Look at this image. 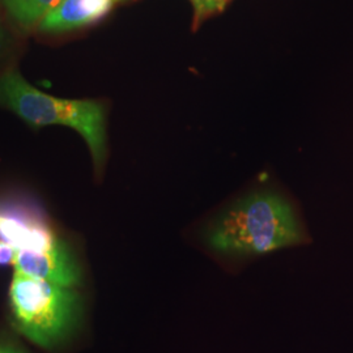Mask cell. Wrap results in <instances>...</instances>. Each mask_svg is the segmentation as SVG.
Here are the masks:
<instances>
[{"mask_svg":"<svg viewBox=\"0 0 353 353\" xmlns=\"http://www.w3.org/2000/svg\"><path fill=\"white\" fill-rule=\"evenodd\" d=\"M13 265L16 271L28 276L42 279L63 287L74 288L81 284L80 267L63 241L51 252L17 250Z\"/></svg>","mask_w":353,"mask_h":353,"instance_id":"5","label":"cell"},{"mask_svg":"<svg viewBox=\"0 0 353 353\" xmlns=\"http://www.w3.org/2000/svg\"><path fill=\"white\" fill-rule=\"evenodd\" d=\"M0 103L33 126L72 127L88 143L94 164L106 157V118L100 102L63 100L39 92L20 74L8 71L0 77Z\"/></svg>","mask_w":353,"mask_h":353,"instance_id":"3","label":"cell"},{"mask_svg":"<svg viewBox=\"0 0 353 353\" xmlns=\"http://www.w3.org/2000/svg\"><path fill=\"white\" fill-rule=\"evenodd\" d=\"M115 0H62L45 14L39 29L59 33L94 24L113 8Z\"/></svg>","mask_w":353,"mask_h":353,"instance_id":"6","label":"cell"},{"mask_svg":"<svg viewBox=\"0 0 353 353\" xmlns=\"http://www.w3.org/2000/svg\"><path fill=\"white\" fill-rule=\"evenodd\" d=\"M10 314L16 330L42 348L67 341L80 323L83 299L77 290L14 271Z\"/></svg>","mask_w":353,"mask_h":353,"instance_id":"2","label":"cell"},{"mask_svg":"<svg viewBox=\"0 0 353 353\" xmlns=\"http://www.w3.org/2000/svg\"><path fill=\"white\" fill-rule=\"evenodd\" d=\"M16 254H17V249L13 245L0 240V265H13L16 259Z\"/></svg>","mask_w":353,"mask_h":353,"instance_id":"9","label":"cell"},{"mask_svg":"<svg viewBox=\"0 0 353 353\" xmlns=\"http://www.w3.org/2000/svg\"><path fill=\"white\" fill-rule=\"evenodd\" d=\"M0 353H23L20 348L8 343H0Z\"/></svg>","mask_w":353,"mask_h":353,"instance_id":"10","label":"cell"},{"mask_svg":"<svg viewBox=\"0 0 353 353\" xmlns=\"http://www.w3.org/2000/svg\"><path fill=\"white\" fill-rule=\"evenodd\" d=\"M203 249L230 274L270 252L303 245L306 228L290 199L274 190L241 196L198 233Z\"/></svg>","mask_w":353,"mask_h":353,"instance_id":"1","label":"cell"},{"mask_svg":"<svg viewBox=\"0 0 353 353\" xmlns=\"http://www.w3.org/2000/svg\"><path fill=\"white\" fill-rule=\"evenodd\" d=\"M189 1L194 11L192 28L196 29L208 17L224 11V8L227 7L230 0H189Z\"/></svg>","mask_w":353,"mask_h":353,"instance_id":"8","label":"cell"},{"mask_svg":"<svg viewBox=\"0 0 353 353\" xmlns=\"http://www.w3.org/2000/svg\"><path fill=\"white\" fill-rule=\"evenodd\" d=\"M0 240L36 252H51L62 242L42 207L23 194L0 195Z\"/></svg>","mask_w":353,"mask_h":353,"instance_id":"4","label":"cell"},{"mask_svg":"<svg viewBox=\"0 0 353 353\" xmlns=\"http://www.w3.org/2000/svg\"><path fill=\"white\" fill-rule=\"evenodd\" d=\"M62 0H3L8 13L24 28L41 23L45 14Z\"/></svg>","mask_w":353,"mask_h":353,"instance_id":"7","label":"cell"}]
</instances>
